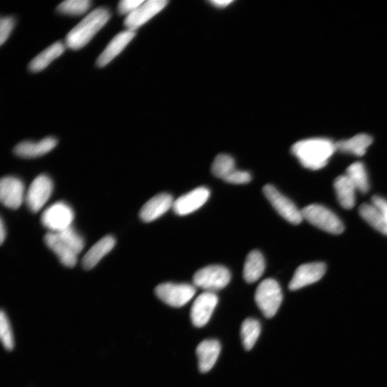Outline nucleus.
I'll return each instance as SVG.
<instances>
[{
    "instance_id": "f704fd0d",
    "label": "nucleus",
    "mask_w": 387,
    "mask_h": 387,
    "mask_svg": "<svg viewBox=\"0 0 387 387\" xmlns=\"http://www.w3.org/2000/svg\"><path fill=\"white\" fill-rule=\"evenodd\" d=\"M6 228L3 219L1 218V222H0V243L3 244L6 238Z\"/></svg>"
},
{
    "instance_id": "7ed1b4c3",
    "label": "nucleus",
    "mask_w": 387,
    "mask_h": 387,
    "mask_svg": "<svg viewBox=\"0 0 387 387\" xmlns=\"http://www.w3.org/2000/svg\"><path fill=\"white\" fill-rule=\"evenodd\" d=\"M255 300L266 318L276 316L283 301L279 283L272 279L264 280L256 289Z\"/></svg>"
},
{
    "instance_id": "c85d7f7f",
    "label": "nucleus",
    "mask_w": 387,
    "mask_h": 387,
    "mask_svg": "<svg viewBox=\"0 0 387 387\" xmlns=\"http://www.w3.org/2000/svg\"><path fill=\"white\" fill-rule=\"evenodd\" d=\"M91 7L90 0H67L60 3L57 10L62 14L79 16L88 12Z\"/></svg>"
},
{
    "instance_id": "473e14b6",
    "label": "nucleus",
    "mask_w": 387,
    "mask_h": 387,
    "mask_svg": "<svg viewBox=\"0 0 387 387\" xmlns=\"http://www.w3.org/2000/svg\"><path fill=\"white\" fill-rule=\"evenodd\" d=\"M143 2L144 0H122L118 5L119 13L128 16L135 11Z\"/></svg>"
},
{
    "instance_id": "4be33fe9",
    "label": "nucleus",
    "mask_w": 387,
    "mask_h": 387,
    "mask_svg": "<svg viewBox=\"0 0 387 387\" xmlns=\"http://www.w3.org/2000/svg\"><path fill=\"white\" fill-rule=\"evenodd\" d=\"M334 189L338 202L344 209H352L356 203L357 189L346 174L337 177L334 182Z\"/></svg>"
},
{
    "instance_id": "20e7f679",
    "label": "nucleus",
    "mask_w": 387,
    "mask_h": 387,
    "mask_svg": "<svg viewBox=\"0 0 387 387\" xmlns=\"http://www.w3.org/2000/svg\"><path fill=\"white\" fill-rule=\"evenodd\" d=\"M301 213L303 219L322 231L334 235H340L344 231L342 220L325 206L311 204L303 209Z\"/></svg>"
},
{
    "instance_id": "f8f14e48",
    "label": "nucleus",
    "mask_w": 387,
    "mask_h": 387,
    "mask_svg": "<svg viewBox=\"0 0 387 387\" xmlns=\"http://www.w3.org/2000/svg\"><path fill=\"white\" fill-rule=\"evenodd\" d=\"M25 185L17 177H3L0 183V200L6 207L17 209L25 200Z\"/></svg>"
},
{
    "instance_id": "9d476101",
    "label": "nucleus",
    "mask_w": 387,
    "mask_h": 387,
    "mask_svg": "<svg viewBox=\"0 0 387 387\" xmlns=\"http://www.w3.org/2000/svg\"><path fill=\"white\" fill-rule=\"evenodd\" d=\"M44 241L47 248L56 255L63 266L68 268L75 266L79 254L68 237L61 233L48 232Z\"/></svg>"
},
{
    "instance_id": "393cba45",
    "label": "nucleus",
    "mask_w": 387,
    "mask_h": 387,
    "mask_svg": "<svg viewBox=\"0 0 387 387\" xmlns=\"http://www.w3.org/2000/svg\"><path fill=\"white\" fill-rule=\"evenodd\" d=\"M361 217L373 228L387 236V222L380 209L375 204H363L359 209Z\"/></svg>"
},
{
    "instance_id": "6e6552de",
    "label": "nucleus",
    "mask_w": 387,
    "mask_h": 387,
    "mask_svg": "<svg viewBox=\"0 0 387 387\" xmlns=\"http://www.w3.org/2000/svg\"><path fill=\"white\" fill-rule=\"evenodd\" d=\"M54 191L51 177L41 174L32 181L25 196L27 206L32 213H37L49 200Z\"/></svg>"
},
{
    "instance_id": "aec40b11",
    "label": "nucleus",
    "mask_w": 387,
    "mask_h": 387,
    "mask_svg": "<svg viewBox=\"0 0 387 387\" xmlns=\"http://www.w3.org/2000/svg\"><path fill=\"white\" fill-rule=\"evenodd\" d=\"M221 351L217 340H205L201 342L196 350L200 372L207 373L215 366Z\"/></svg>"
},
{
    "instance_id": "1a4fd4ad",
    "label": "nucleus",
    "mask_w": 387,
    "mask_h": 387,
    "mask_svg": "<svg viewBox=\"0 0 387 387\" xmlns=\"http://www.w3.org/2000/svg\"><path fill=\"white\" fill-rule=\"evenodd\" d=\"M263 191L274 209L285 220L294 224H298L302 222L303 218L301 211L292 200L284 196L275 187L266 185Z\"/></svg>"
},
{
    "instance_id": "423d86ee",
    "label": "nucleus",
    "mask_w": 387,
    "mask_h": 387,
    "mask_svg": "<svg viewBox=\"0 0 387 387\" xmlns=\"http://www.w3.org/2000/svg\"><path fill=\"white\" fill-rule=\"evenodd\" d=\"M231 280V274L227 268L220 265L209 266L199 270L193 277L196 286L213 292L227 286Z\"/></svg>"
},
{
    "instance_id": "2f4dec72",
    "label": "nucleus",
    "mask_w": 387,
    "mask_h": 387,
    "mask_svg": "<svg viewBox=\"0 0 387 387\" xmlns=\"http://www.w3.org/2000/svg\"><path fill=\"white\" fill-rule=\"evenodd\" d=\"M14 20L12 17H4L0 21V45L3 44L10 37L14 27Z\"/></svg>"
},
{
    "instance_id": "39448f33",
    "label": "nucleus",
    "mask_w": 387,
    "mask_h": 387,
    "mask_svg": "<svg viewBox=\"0 0 387 387\" xmlns=\"http://www.w3.org/2000/svg\"><path fill=\"white\" fill-rule=\"evenodd\" d=\"M74 218L72 207L64 202H58L45 209L41 222L50 232L59 233L72 227Z\"/></svg>"
},
{
    "instance_id": "f3484780",
    "label": "nucleus",
    "mask_w": 387,
    "mask_h": 387,
    "mask_svg": "<svg viewBox=\"0 0 387 387\" xmlns=\"http://www.w3.org/2000/svg\"><path fill=\"white\" fill-rule=\"evenodd\" d=\"M136 36V32L126 30L116 36L106 47V49L96 60V64L99 68L107 66L113 60L119 56L124 48Z\"/></svg>"
},
{
    "instance_id": "4468645a",
    "label": "nucleus",
    "mask_w": 387,
    "mask_h": 387,
    "mask_svg": "<svg viewBox=\"0 0 387 387\" xmlns=\"http://www.w3.org/2000/svg\"><path fill=\"white\" fill-rule=\"evenodd\" d=\"M211 196V191L204 187L193 189L174 202L173 211L184 216L196 212L201 208Z\"/></svg>"
},
{
    "instance_id": "f03ea898",
    "label": "nucleus",
    "mask_w": 387,
    "mask_h": 387,
    "mask_svg": "<svg viewBox=\"0 0 387 387\" xmlns=\"http://www.w3.org/2000/svg\"><path fill=\"white\" fill-rule=\"evenodd\" d=\"M110 14L108 9L99 8L91 12L79 23L66 38V45L77 51L86 46L98 32L108 23Z\"/></svg>"
},
{
    "instance_id": "0eeeda50",
    "label": "nucleus",
    "mask_w": 387,
    "mask_h": 387,
    "mask_svg": "<svg viewBox=\"0 0 387 387\" xmlns=\"http://www.w3.org/2000/svg\"><path fill=\"white\" fill-rule=\"evenodd\" d=\"M156 296L172 307L180 308L186 305L196 294V289L191 285L165 283L155 289Z\"/></svg>"
},
{
    "instance_id": "cd10ccee",
    "label": "nucleus",
    "mask_w": 387,
    "mask_h": 387,
    "mask_svg": "<svg viewBox=\"0 0 387 387\" xmlns=\"http://www.w3.org/2000/svg\"><path fill=\"white\" fill-rule=\"evenodd\" d=\"M235 169V160L228 154L218 155L212 166L213 174L223 180Z\"/></svg>"
},
{
    "instance_id": "c9c22d12",
    "label": "nucleus",
    "mask_w": 387,
    "mask_h": 387,
    "mask_svg": "<svg viewBox=\"0 0 387 387\" xmlns=\"http://www.w3.org/2000/svg\"><path fill=\"white\" fill-rule=\"evenodd\" d=\"M232 3L233 1H228V0H223V1H221V0H215V1H211V3L217 8H225Z\"/></svg>"
},
{
    "instance_id": "412c9836",
    "label": "nucleus",
    "mask_w": 387,
    "mask_h": 387,
    "mask_svg": "<svg viewBox=\"0 0 387 387\" xmlns=\"http://www.w3.org/2000/svg\"><path fill=\"white\" fill-rule=\"evenodd\" d=\"M66 47L67 45H64L62 42L55 43L48 47L31 60L29 64L30 71L32 73H38L43 71L66 51Z\"/></svg>"
},
{
    "instance_id": "dca6fc26",
    "label": "nucleus",
    "mask_w": 387,
    "mask_h": 387,
    "mask_svg": "<svg viewBox=\"0 0 387 387\" xmlns=\"http://www.w3.org/2000/svg\"><path fill=\"white\" fill-rule=\"evenodd\" d=\"M174 202L169 194H159L142 207L139 213L140 218L144 222H153L173 207Z\"/></svg>"
},
{
    "instance_id": "ddd939ff",
    "label": "nucleus",
    "mask_w": 387,
    "mask_h": 387,
    "mask_svg": "<svg viewBox=\"0 0 387 387\" xmlns=\"http://www.w3.org/2000/svg\"><path fill=\"white\" fill-rule=\"evenodd\" d=\"M218 301L213 292H206L200 295L191 306L190 316L193 325L198 328L204 327L211 318Z\"/></svg>"
},
{
    "instance_id": "6ab92c4d",
    "label": "nucleus",
    "mask_w": 387,
    "mask_h": 387,
    "mask_svg": "<svg viewBox=\"0 0 387 387\" xmlns=\"http://www.w3.org/2000/svg\"><path fill=\"white\" fill-rule=\"evenodd\" d=\"M116 243V239L111 235L105 236L97 242L84 256L82 261L84 268L93 269L105 255L114 249Z\"/></svg>"
},
{
    "instance_id": "c756f323",
    "label": "nucleus",
    "mask_w": 387,
    "mask_h": 387,
    "mask_svg": "<svg viewBox=\"0 0 387 387\" xmlns=\"http://www.w3.org/2000/svg\"><path fill=\"white\" fill-rule=\"evenodd\" d=\"M0 337L5 349L11 351L14 347V337L9 319L4 312L0 314Z\"/></svg>"
},
{
    "instance_id": "72a5a7b5",
    "label": "nucleus",
    "mask_w": 387,
    "mask_h": 387,
    "mask_svg": "<svg viewBox=\"0 0 387 387\" xmlns=\"http://www.w3.org/2000/svg\"><path fill=\"white\" fill-rule=\"evenodd\" d=\"M373 204L378 207L384 214L387 222V200L380 196H375L373 198Z\"/></svg>"
},
{
    "instance_id": "7c9ffc66",
    "label": "nucleus",
    "mask_w": 387,
    "mask_h": 387,
    "mask_svg": "<svg viewBox=\"0 0 387 387\" xmlns=\"http://www.w3.org/2000/svg\"><path fill=\"white\" fill-rule=\"evenodd\" d=\"M251 180L252 176L249 172L235 169L224 181L233 185H244L249 183Z\"/></svg>"
},
{
    "instance_id": "a878e982",
    "label": "nucleus",
    "mask_w": 387,
    "mask_h": 387,
    "mask_svg": "<svg viewBox=\"0 0 387 387\" xmlns=\"http://www.w3.org/2000/svg\"><path fill=\"white\" fill-rule=\"evenodd\" d=\"M261 331L260 322L253 319L248 318L242 325L240 335L242 342L246 350L250 351L255 346Z\"/></svg>"
},
{
    "instance_id": "2eb2a0df",
    "label": "nucleus",
    "mask_w": 387,
    "mask_h": 387,
    "mask_svg": "<svg viewBox=\"0 0 387 387\" xmlns=\"http://www.w3.org/2000/svg\"><path fill=\"white\" fill-rule=\"evenodd\" d=\"M327 271L324 263L316 262L301 265L294 273L292 281L289 283L290 290H297L303 287L315 283L320 280Z\"/></svg>"
},
{
    "instance_id": "9b49d317",
    "label": "nucleus",
    "mask_w": 387,
    "mask_h": 387,
    "mask_svg": "<svg viewBox=\"0 0 387 387\" xmlns=\"http://www.w3.org/2000/svg\"><path fill=\"white\" fill-rule=\"evenodd\" d=\"M166 0H148L144 1L135 11L126 16L124 26L128 30L135 31L146 24L167 6Z\"/></svg>"
},
{
    "instance_id": "a211bd4d",
    "label": "nucleus",
    "mask_w": 387,
    "mask_h": 387,
    "mask_svg": "<svg viewBox=\"0 0 387 387\" xmlns=\"http://www.w3.org/2000/svg\"><path fill=\"white\" fill-rule=\"evenodd\" d=\"M57 144L54 137H47L39 141H23L14 148V153L22 158H37L51 152Z\"/></svg>"
},
{
    "instance_id": "f257e3e1",
    "label": "nucleus",
    "mask_w": 387,
    "mask_h": 387,
    "mask_svg": "<svg viewBox=\"0 0 387 387\" xmlns=\"http://www.w3.org/2000/svg\"><path fill=\"white\" fill-rule=\"evenodd\" d=\"M336 151V143L322 138L304 139L292 148L294 155L302 166L312 170L324 168Z\"/></svg>"
},
{
    "instance_id": "bb28decb",
    "label": "nucleus",
    "mask_w": 387,
    "mask_h": 387,
    "mask_svg": "<svg viewBox=\"0 0 387 387\" xmlns=\"http://www.w3.org/2000/svg\"><path fill=\"white\" fill-rule=\"evenodd\" d=\"M346 175L357 190L364 194L368 191L370 188L368 177L363 163H356L349 166L347 169Z\"/></svg>"
},
{
    "instance_id": "5701e85b",
    "label": "nucleus",
    "mask_w": 387,
    "mask_h": 387,
    "mask_svg": "<svg viewBox=\"0 0 387 387\" xmlns=\"http://www.w3.org/2000/svg\"><path fill=\"white\" fill-rule=\"evenodd\" d=\"M373 142L372 137L360 134L347 140L336 143V151L362 156L365 154L370 145Z\"/></svg>"
},
{
    "instance_id": "b1692460",
    "label": "nucleus",
    "mask_w": 387,
    "mask_h": 387,
    "mask_svg": "<svg viewBox=\"0 0 387 387\" xmlns=\"http://www.w3.org/2000/svg\"><path fill=\"white\" fill-rule=\"evenodd\" d=\"M266 262L262 253L251 251L247 256L244 269V277L247 283H253L259 280L265 272Z\"/></svg>"
}]
</instances>
